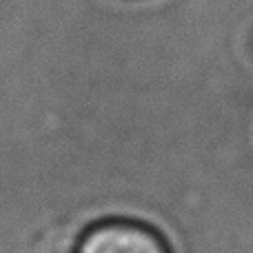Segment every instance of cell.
<instances>
[{"instance_id": "1", "label": "cell", "mask_w": 253, "mask_h": 253, "mask_svg": "<svg viewBox=\"0 0 253 253\" xmlns=\"http://www.w3.org/2000/svg\"><path fill=\"white\" fill-rule=\"evenodd\" d=\"M74 253H173L153 224L138 218H102L78 236Z\"/></svg>"}]
</instances>
